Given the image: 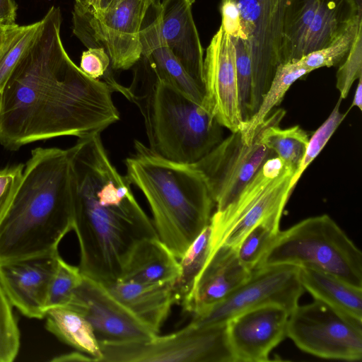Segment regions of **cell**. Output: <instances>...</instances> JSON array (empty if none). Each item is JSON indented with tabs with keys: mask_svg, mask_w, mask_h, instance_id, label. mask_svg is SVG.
<instances>
[{
	"mask_svg": "<svg viewBox=\"0 0 362 362\" xmlns=\"http://www.w3.org/2000/svg\"><path fill=\"white\" fill-rule=\"evenodd\" d=\"M62 13L52 6L8 77L0 97V144L16 151L62 136L83 138L119 119L108 85L71 59L60 37Z\"/></svg>",
	"mask_w": 362,
	"mask_h": 362,
	"instance_id": "cell-1",
	"label": "cell"
},
{
	"mask_svg": "<svg viewBox=\"0 0 362 362\" xmlns=\"http://www.w3.org/2000/svg\"><path fill=\"white\" fill-rule=\"evenodd\" d=\"M68 151L78 267L104 285L114 283L136 245L158 237L156 229L131 182L112 163L100 134L78 138Z\"/></svg>",
	"mask_w": 362,
	"mask_h": 362,
	"instance_id": "cell-2",
	"label": "cell"
},
{
	"mask_svg": "<svg viewBox=\"0 0 362 362\" xmlns=\"http://www.w3.org/2000/svg\"><path fill=\"white\" fill-rule=\"evenodd\" d=\"M72 230L68 149L36 148L0 223V262L57 252L62 240Z\"/></svg>",
	"mask_w": 362,
	"mask_h": 362,
	"instance_id": "cell-3",
	"label": "cell"
},
{
	"mask_svg": "<svg viewBox=\"0 0 362 362\" xmlns=\"http://www.w3.org/2000/svg\"><path fill=\"white\" fill-rule=\"evenodd\" d=\"M134 147L126 177L144 195L158 238L179 259L210 223L215 204L205 177L192 164L167 160L139 141Z\"/></svg>",
	"mask_w": 362,
	"mask_h": 362,
	"instance_id": "cell-4",
	"label": "cell"
},
{
	"mask_svg": "<svg viewBox=\"0 0 362 362\" xmlns=\"http://www.w3.org/2000/svg\"><path fill=\"white\" fill-rule=\"evenodd\" d=\"M128 91L144 118L148 147L158 156L194 164L223 140L222 126L204 105L158 80L144 62Z\"/></svg>",
	"mask_w": 362,
	"mask_h": 362,
	"instance_id": "cell-5",
	"label": "cell"
},
{
	"mask_svg": "<svg viewBox=\"0 0 362 362\" xmlns=\"http://www.w3.org/2000/svg\"><path fill=\"white\" fill-rule=\"evenodd\" d=\"M280 264L320 270L362 288V253L327 214L279 230L256 268Z\"/></svg>",
	"mask_w": 362,
	"mask_h": 362,
	"instance_id": "cell-6",
	"label": "cell"
},
{
	"mask_svg": "<svg viewBox=\"0 0 362 362\" xmlns=\"http://www.w3.org/2000/svg\"><path fill=\"white\" fill-rule=\"evenodd\" d=\"M295 172L277 156L268 159L234 202L212 214L210 252L221 245L235 248L257 224L282 216Z\"/></svg>",
	"mask_w": 362,
	"mask_h": 362,
	"instance_id": "cell-7",
	"label": "cell"
},
{
	"mask_svg": "<svg viewBox=\"0 0 362 362\" xmlns=\"http://www.w3.org/2000/svg\"><path fill=\"white\" fill-rule=\"evenodd\" d=\"M99 344V362H234L226 324L189 323L175 332L144 341Z\"/></svg>",
	"mask_w": 362,
	"mask_h": 362,
	"instance_id": "cell-8",
	"label": "cell"
},
{
	"mask_svg": "<svg viewBox=\"0 0 362 362\" xmlns=\"http://www.w3.org/2000/svg\"><path fill=\"white\" fill-rule=\"evenodd\" d=\"M284 110L279 109L259 125L250 144L243 141L240 131L232 132L208 154L192 164L205 177L216 211L235 201L241 191L269 158L276 156L262 141L266 128L279 125Z\"/></svg>",
	"mask_w": 362,
	"mask_h": 362,
	"instance_id": "cell-9",
	"label": "cell"
},
{
	"mask_svg": "<svg viewBox=\"0 0 362 362\" xmlns=\"http://www.w3.org/2000/svg\"><path fill=\"white\" fill-rule=\"evenodd\" d=\"M151 0H122L105 13H94L88 5L75 3L73 32L88 48L102 47L111 68L127 70L141 59L140 33Z\"/></svg>",
	"mask_w": 362,
	"mask_h": 362,
	"instance_id": "cell-10",
	"label": "cell"
},
{
	"mask_svg": "<svg viewBox=\"0 0 362 362\" xmlns=\"http://www.w3.org/2000/svg\"><path fill=\"white\" fill-rule=\"evenodd\" d=\"M361 17V0H291L280 64L298 61L328 46Z\"/></svg>",
	"mask_w": 362,
	"mask_h": 362,
	"instance_id": "cell-11",
	"label": "cell"
},
{
	"mask_svg": "<svg viewBox=\"0 0 362 362\" xmlns=\"http://www.w3.org/2000/svg\"><path fill=\"white\" fill-rule=\"evenodd\" d=\"M287 337L303 351L329 360L362 358V322L314 300L290 313Z\"/></svg>",
	"mask_w": 362,
	"mask_h": 362,
	"instance_id": "cell-12",
	"label": "cell"
},
{
	"mask_svg": "<svg viewBox=\"0 0 362 362\" xmlns=\"http://www.w3.org/2000/svg\"><path fill=\"white\" fill-rule=\"evenodd\" d=\"M234 1L250 53L255 114L280 64L284 24L291 0Z\"/></svg>",
	"mask_w": 362,
	"mask_h": 362,
	"instance_id": "cell-13",
	"label": "cell"
},
{
	"mask_svg": "<svg viewBox=\"0 0 362 362\" xmlns=\"http://www.w3.org/2000/svg\"><path fill=\"white\" fill-rule=\"evenodd\" d=\"M303 292L298 267L280 264L258 267L221 301L192 316L189 324L225 325L241 313L268 304L281 305L291 313L298 305Z\"/></svg>",
	"mask_w": 362,
	"mask_h": 362,
	"instance_id": "cell-14",
	"label": "cell"
},
{
	"mask_svg": "<svg viewBox=\"0 0 362 362\" xmlns=\"http://www.w3.org/2000/svg\"><path fill=\"white\" fill-rule=\"evenodd\" d=\"M66 307L88 321L99 343L144 341L158 334L116 299L104 284L85 276Z\"/></svg>",
	"mask_w": 362,
	"mask_h": 362,
	"instance_id": "cell-15",
	"label": "cell"
},
{
	"mask_svg": "<svg viewBox=\"0 0 362 362\" xmlns=\"http://www.w3.org/2000/svg\"><path fill=\"white\" fill-rule=\"evenodd\" d=\"M204 105L218 122L231 132L243 124L231 36L221 25L211 38L204 58Z\"/></svg>",
	"mask_w": 362,
	"mask_h": 362,
	"instance_id": "cell-16",
	"label": "cell"
},
{
	"mask_svg": "<svg viewBox=\"0 0 362 362\" xmlns=\"http://www.w3.org/2000/svg\"><path fill=\"white\" fill-rule=\"evenodd\" d=\"M289 312L268 304L241 313L226 323L234 362L269 361L272 351L287 337Z\"/></svg>",
	"mask_w": 362,
	"mask_h": 362,
	"instance_id": "cell-17",
	"label": "cell"
},
{
	"mask_svg": "<svg viewBox=\"0 0 362 362\" xmlns=\"http://www.w3.org/2000/svg\"><path fill=\"white\" fill-rule=\"evenodd\" d=\"M59 252L0 262V285L12 305L29 318L46 315L48 288Z\"/></svg>",
	"mask_w": 362,
	"mask_h": 362,
	"instance_id": "cell-18",
	"label": "cell"
},
{
	"mask_svg": "<svg viewBox=\"0 0 362 362\" xmlns=\"http://www.w3.org/2000/svg\"><path fill=\"white\" fill-rule=\"evenodd\" d=\"M194 1L162 0L159 5L151 6L166 45L187 74L204 90V49L192 12Z\"/></svg>",
	"mask_w": 362,
	"mask_h": 362,
	"instance_id": "cell-19",
	"label": "cell"
},
{
	"mask_svg": "<svg viewBox=\"0 0 362 362\" xmlns=\"http://www.w3.org/2000/svg\"><path fill=\"white\" fill-rule=\"evenodd\" d=\"M235 248L221 245L211 250L189 294L180 305L192 316L219 303L250 276Z\"/></svg>",
	"mask_w": 362,
	"mask_h": 362,
	"instance_id": "cell-20",
	"label": "cell"
},
{
	"mask_svg": "<svg viewBox=\"0 0 362 362\" xmlns=\"http://www.w3.org/2000/svg\"><path fill=\"white\" fill-rule=\"evenodd\" d=\"M140 38L142 45L141 59L154 76L204 105V90L187 74L166 45L151 6L144 20Z\"/></svg>",
	"mask_w": 362,
	"mask_h": 362,
	"instance_id": "cell-21",
	"label": "cell"
},
{
	"mask_svg": "<svg viewBox=\"0 0 362 362\" xmlns=\"http://www.w3.org/2000/svg\"><path fill=\"white\" fill-rule=\"evenodd\" d=\"M174 283L141 284L117 281L105 285L112 296L156 334L173 304Z\"/></svg>",
	"mask_w": 362,
	"mask_h": 362,
	"instance_id": "cell-22",
	"label": "cell"
},
{
	"mask_svg": "<svg viewBox=\"0 0 362 362\" xmlns=\"http://www.w3.org/2000/svg\"><path fill=\"white\" fill-rule=\"evenodd\" d=\"M179 274V259L156 237L145 238L136 245L118 281L161 284L175 282Z\"/></svg>",
	"mask_w": 362,
	"mask_h": 362,
	"instance_id": "cell-23",
	"label": "cell"
},
{
	"mask_svg": "<svg viewBox=\"0 0 362 362\" xmlns=\"http://www.w3.org/2000/svg\"><path fill=\"white\" fill-rule=\"evenodd\" d=\"M301 284L315 300L362 322V288L354 286L329 273L299 267Z\"/></svg>",
	"mask_w": 362,
	"mask_h": 362,
	"instance_id": "cell-24",
	"label": "cell"
},
{
	"mask_svg": "<svg viewBox=\"0 0 362 362\" xmlns=\"http://www.w3.org/2000/svg\"><path fill=\"white\" fill-rule=\"evenodd\" d=\"M45 328L60 341L99 362L102 353L92 326L78 312L58 307L48 310Z\"/></svg>",
	"mask_w": 362,
	"mask_h": 362,
	"instance_id": "cell-25",
	"label": "cell"
},
{
	"mask_svg": "<svg viewBox=\"0 0 362 362\" xmlns=\"http://www.w3.org/2000/svg\"><path fill=\"white\" fill-rule=\"evenodd\" d=\"M310 72L298 61L280 64L278 66L257 111L247 122H243L240 130L246 144L252 142L257 127L264 122L273 108L281 103L291 86Z\"/></svg>",
	"mask_w": 362,
	"mask_h": 362,
	"instance_id": "cell-26",
	"label": "cell"
},
{
	"mask_svg": "<svg viewBox=\"0 0 362 362\" xmlns=\"http://www.w3.org/2000/svg\"><path fill=\"white\" fill-rule=\"evenodd\" d=\"M211 229L209 224L188 246L179 259L180 274L174 283L177 303H181L190 292L194 281L210 253Z\"/></svg>",
	"mask_w": 362,
	"mask_h": 362,
	"instance_id": "cell-27",
	"label": "cell"
},
{
	"mask_svg": "<svg viewBox=\"0 0 362 362\" xmlns=\"http://www.w3.org/2000/svg\"><path fill=\"white\" fill-rule=\"evenodd\" d=\"M308 141L307 132L298 125L286 129L272 125L266 128L262 136V143L296 171L303 158Z\"/></svg>",
	"mask_w": 362,
	"mask_h": 362,
	"instance_id": "cell-28",
	"label": "cell"
},
{
	"mask_svg": "<svg viewBox=\"0 0 362 362\" xmlns=\"http://www.w3.org/2000/svg\"><path fill=\"white\" fill-rule=\"evenodd\" d=\"M281 216H276L257 224L235 248L241 264L254 270L279 233Z\"/></svg>",
	"mask_w": 362,
	"mask_h": 362,
	"instance_id": "cell-29",
	"label": "cell"
},
{
	"mask_svg": "<svg viewBox=\"0 0 362 362\" xmlns=\"http://www.w3.org/2000/svg\"><path fill=\"white\" fill-rule=\"evenodd\" d=\"M42 21L28 25H16L0 48V91L40 31Z\"/></svg>",
	"mask_w": 362,
	"mask_h": 362,
	"instance_id": "cell-30",
	"label": "cell"
},
{
	"mask_svg": "<svg viewBox=\"0 0 362 362\" xmlns=\"http://www.w3.org/2000/svg\"><path fill=\"white\" fill-rule=\"evenodd\" d=\"M362 32V17L353 23L328 46L309 53L298 60L310 71L321 67L340 65L349 54L358 35Z\"/></svg>",
	"mask_w": 362,
	"mask_h": 362,
	"instance_id": "cell-31",
	"label": "cell"
},
{
	"mask_svg": "<svg viewBox=\"0 0 362 362\" xmlns=\"http://www.w3.org/2000/svg\"><path fill=\"white\" fill-rule=\"evenodd\" d=\"M83 276L78 267L67 263L59 255L48 288L46 311L54 308L66 307Z\"/></svg>",
	"mask_w": 362,
	"mask_h": 362,
	"instance_id": "cell-32",
	"label": "cell"
},
{
	"mask_svg": "<svg viewBox=\"0 0 362 362\" xmlns=\"http://www.w3.org/2000/svg\"><path fill=\"white\" fill-rule=\"evenodd\" d=\"M235 56V69L241 115L243 122L253 115V90L252 66L249 47L245 40L231 37Z\"/></svg>",
	"mask_w": 362,
	"mask_h": 362,
	"instance_id": "cell-33",
	"label": "cell"
},
{
	"mask_svg": "<svg viewBox=\"0 0 362 362\" xmlns=\"http://www.w3.org/2000/svg\"><path fill=\"white\" fill-rule=\"evenodd\" d=\"M341 100L342 99L339 98L327 119L313 133L311 138H309L303 158L291 179V187L292 190H293L302 174L319 155L349 112L348 111L346 113L340 112Z\"/></svg>",
	"mask_w": 362,
	"mask_h": 362,
	"instance_id": "cell-34",
	"label": "cell"
},
{
	"mask_svg": "<svg viewBox=\"0 0 362 362\" xmlns=\"http://www.w3.org/2000/svg\"><path fill=\"white\" fill-rule=\"evenodd\" d=\"M13 307L0 285V362L13 361L20 349L21 334Z\"/></svg>",
	"mask_w": 362,
	"mask_h": 362,
	"instance_id": "cell-35",
	"label": "cell"
},
{
	"mask_svg": "<svg viewBox=\"0 0 362 362\" xmlns=\"http://www.w3.org/2000/svg\"><path fill=\"white\" fill-rule=\"evenodd\" d=\"M362 76V32L345 59L339 65L336 78V87L340 93V98L345 99L354 82Z\"/></svg>",
	"mask_w": 362,
	"mask_h": 362,
	"instance_id": "cell-36",
	"label": "cell"
},
{
	"mask_svg": "<svg viewBox=\"0 0 362 362\" xmlns=\"http://www.w3.org/2000/svg\"><path fill=\"white\" fill-rule=\"evenodd\" d=\"M110 59L102 47L88 48L82 53L79 68L90 78L100 80L109 86L115 81L110 68Z\"/></svg>",
	"mask_w": 362,
	"mask_h": 362,
	"instance_id": "cell-37",
	"label": "cell"
},
{
	"mask_svg": "<svg viewBox=\"0 0 362 362\" xmlns=\"http://www.w3.org/2000/svg\"><path fill=\"white\" fill-rule=\"evenodd\" d=\"M24 166L20 163L0 170V223L15 197L22 180Z\"/></svg>",
	"mask_w": 362,
	"mask_h": 362,
	"instance_id": "cell-38",
	"label": "cell"
},
{
	"mask_svg": "<svg viewBox=\"0 0 362 362\" xmlns=\"http://www.w3.org/2000/svg\"><path fill=\"white\" fill-rule=\"evenodd\" d=\"M221 25L231 37L246 40L243 33L238 6L234 0H221Z\"/></svg>",
	"mask_w": 362,
	"mask_h": 362,
	"instance_id": "cell-39",
	"label": "cell"
},
{
	"mask_svg": "<svg viewBox=\"0 0 362 362\" xmlns=\"http://www.w3.org/2000/svg\"><path fill=\"white\" fill-rule=\"evenodd\" d=\"M17 8L13 0H0V24L8 26L16 25Z\"/></svg>",
	"mask_w": 362,
	"mask_h": 362,
	"instance_id": "cell-40",
	"label": "cell"
},
{
	"mask_svg": "<svg viewBox=\"0 0 362 362\" xmlns=\"http://www.w3.org/2000/svg\"><path fill=\"white\" fill-rule=\"evenodd\" d=\"M52 361L55 362H70V361H93L94 359L86 354L79 351H75L70 353L64 354L52 359Z\"/></svg>",
	"mask_w": 362,
	"mask_h": 362,
	"instance_id": "cell-41",
	"label": "cell"
},
{
	"mask_svg": "<svg viewBox=\"0 0 362 362\" xmlns=\"http://www.w3.org/2000/svg\"><path fill=\"white\" fill-rule=\"evenodd\" d=\"M122 0H95L89 7L94 13H105L115 8Z\"/></svg>",
	"mask_w": 362,
	"mask_h": 362,
	"instance_id": "cell-42",
	"label": "cell"
},
{
	"mask_svg": "<svg viewBox=\"0 0 362 362\" xmlns=\"http://www.w3.org/2000/svg\"><path fill=\"white\" fill-rule=\"evenodd\" d=\"M358 80V81L353 98V102L349 109L347 110L348 112H349L354 107H358L360 111L362 110V76L359 77Z\"/></svg>",
	"mask_w": 362,
	"mask_h": 362,
	"instance_id": "cell-43",
	"label": "cell"
},
{
	"mask_svg": "<svg viewBox=\"0 0 362 362\" xmlns=\"http://www.w3.org/2000/svg\"><path fill=\"white\" fill-rule=\"evenodd\" d=\"M4 25L0 24V48L6 40L13 28L16 25Z\"/></svg>",
	"mask_w": 362,
	"mask_h": 362,
	"instance_id": "cell-44",
	"label": "cell"
},
{
	"mask_svg": "<svg viewBox=\"0 0 362 362\" xmlns=\"http://www.w3.org/2000/svg\"><path fill=\"white\" fill-rule=\"evenodd\" d=\"M75 3L86 6L87 4V0H75Z\"/></svg>",
	"mask_w": 362,
	"mask_h": 362,
	"instance_id": "cell-45",
	"label": "cell"
},
{
	"mask_svg": "<svg viewBox=\"0 0 362 362\" xmlns=\"http://www.w3.org/2000/svg\"><path fill=\"white\" fill-rule=\"evenodd\" d=\"M161 1L162 0H151V1H152L151 4H153L154 6H158V5H159L160 4Z\"/></svg>",
	"mask_w": 362,
	"mask_h": 362,
	"instance_id": "cell-46",
	"label": "cell"
},
{
	"mask_svg": "<svg viewBox=\"0 0 362 362\" xmlns=\"http://www.w3.org/2000/svg\"><path fill=\"white\" fill-rule=\"evenodd\" d=\"M95 0H87V4L88 5H90V4H92Z\"/></svg>",
	"mask_w": 362,
	"mask_h": 362,
	"instance_id": "cell-47",
	"label": "cell"
},
{
	"mask_svg": "<svg viewBox=\"0 0 362 362\" xmlns=\"http://www.w3.org/2000/svg\"><path fill=\"white\" fill-rule=\"evenodd\" d=\"M0 97H1V91H0Z\"/></svg>",
	"mask_w": 362,
	"mask_h": 362,
	"instance_id": "cell-48",
	"label": "cell"
}]
</instances>
